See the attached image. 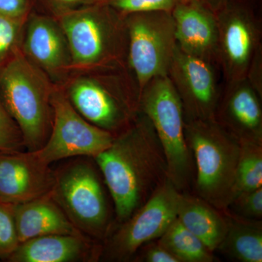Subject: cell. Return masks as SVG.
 <instances>
[{
  "label": "cell",
  "mask_w": 262,
  "mask_h": 262,
  "mask_svg": "<svg viewBox=\"0 0 262 262\" xmlns=\"http://www.w3.org/2000/svg\"><path fill=\"white\" fill-rule=\"evenodd\" d=\"M20 50L29 61L61 85L72 74V55L58 19L31 12L22 34Z\"/></svg>",
  "instance_id": "13"
},
{
  "label": "cell",
  "mask_w": 262,
  "mask_h": 262,
  "mask_svg": "<svg viewBox=\"0 0 262 262\" xmlns=\"http://www.w3.org/2000/svg\"><path fill=\"white\" fill-rule=\"evenodd\" d=\"M32 0H0V14L15 19H27Z\"/></svg>",
  "instance_id": "30"
},
{
  "label": "cell",
  "mask_w": 262,
  "mask_h": 262,
  "mask_svg": "<svg viewBox=\"0 0 262 262\" xmlns=\"http://www.w3.org/2000/svg\"><path fill=\"white\" fill-rule=\"evenodd\" d=\"M179 262H213L214 253L176 219L158 239Z\"/></svg>",
  "instance_id": "21"
},
{
  "label": "cell",
  "mask_w": 262,
  "mask_h": 262,
  "mask_svg": "<svg viewBox=\"0 0 262 262\" xmlns=\"http://www.w3.org/2000/svg\"><path fill=\"white\" fill-rule=\"evenodd\" d=\"M226 210L244 218L261 220L262 187L236 196Z\"/></svg>",
  "instance_id": "27"
},
{
  "label": "cell",
  "mask_w": 262,
  "mask_h": 262,
  "mask_svg": "<svg viewBox=\"0 0 262 262\" xmlns=\"http://www.w3.org/2000/svg\"><path fill=\"white\" fill-rule=\"evenodd\" d=\"M53 121L46 144L34 151L42 163L77 158H94L111 145L115 135L95 126L72 106L61 86L56 84L51 99Z\"/></svg>",
  "instance_id": "10"
},
{
  "label": "cell",
  "mask_w": 262,
  "mask_h": 262,
  "mask_svg": "<svg viewBox=\"0 0 262 262\" xmlns=\"http://www.w3.org/2000/svg\"><path fill=\"white\" fill-rule=\"evenodd\" d=\"M54 169L34 151L0 152V201L16 205L51 192Z\"/></svg>",
  "instance_id": "14"
},
{
  "label": "cell",
  "mask_w": 262,
  "mask_h": 262,
  "mask_svg": "<svg viewBox=\"0 0 262 262\" xmlns=\"http://www.w3.org/2000/svg\"><path fill=\"white\" fill-rule=\"evenodd\" d=\"M196 196L225 211L232 201L241 144L214 119L185 122Z\"/></svg>",
  "instance_id": "6"
},
{
  "label": "cell",
  "mask_w": 262,
  "mask_h": 262,
  "mask_svg": "<svg viewBox=\"0 0 262 262\" xmlns=\"http://www.w3.org/2000/svg\"><path fill=\"white\" fill-rule=\"evenodd\" d=\"M56 84L24 56L20 47L0 70V95L23 136L25 149L35 151L47 141L53 121Z\"/></svg>",
  "instance_id": "5"
},
{
  "label": "cell",
  "mask_w": 262,
  "mask_h": 262,
  "mask_svg": "<svg viewBox=\"0 0 262 262\" xmlns=\"http://www.w3.org/2000/svg\"><path fill=\"white\" fill-rule=\"evenodd\" d=\"M44 11V13L58 18L62 15L75 10L87 8L98 3H106V0H32Z\"/></svg>",
  "instance_id": "28"
},
{
  "label": "cell",
  "mask_w": 262,
  "mask_h": 262,
  "mask_svg": "<svg viewBox=\"0 0 262 262\" xmlns=\"http://www.w3.org/2000/svg\"><path fill=\"white\" fill-rule=\"evenodd\" d=\"M61 162L54 169L52 198L79 232L103 243L115 222L108 189L96 162L90 157Z\"/></svg>",
  "instance_id": "4"
},
{
  "label": "cell",
  "mask_w": 262,
  "mask_h": 262,
  "mask_svg": "<svg viewBox=\"0 0 262 262\" xmlns=\"http://www.w3.org/2000/svg\"><path fill=\"white\" fill-rule=\"evenodd\" d=\"M218 65L190 56L177 46L168 77L177 91L185 122L214 119L222 85Z\"/></svg>",
  "instance_id": "12"
},
{
  "label": "cell",
  "mask_w": 262,
  "mask_h": 262,
  "mask_svg": "<svg viewBox=\"0 0 262 262\" xmlns=\"http://www.w3.org/2000/svg\"><path fill=\"white\" fill-rule=\"evenodd\" d=\"M180 194L167 179L127 220L114 227L102 243L100 261H132L141 246L159 239L177 218Z\"/></svg>",
  "instance_id": "9"
},
{
  "label": "cell",
  "mask_w": 262,
  "mask_h": 262,
  "mask_svg": "<svg viewBox=\"0 0 262 262\" xmlns=\"http://www.w3.org/2000/svg\"><path fill=\"white\" fill-rule=\"evenodd\" d=\"M23 136L0 95V152L24 151Z\"/></svg>",
  "instance_id": "25"
},
{
  "label": "cell",
  "mask_w": 262,
  "mask_h": 262,
  "mask_svg": "<svg viewBox=\"0 0 262 262\" xmlns=\"http://www.w3.org/2000/svg\"><path fill=\"white\" fill-rule=\"evenodd\" d=\"M198 1L201 2L203 5H206L207 8L216 13L228 3L229 0H198Z\"/></svg>",
  "instance_id": "32"
},
{
  "label": "cell",
  "mask_w": 262,
  "mask_h": 262,
  "mask_svg": "<svg viewBox=\"0 0 262 262\" xmlns=\"http://www.w3.org/2000/svg\"><path fill=\"white\" fill-rule=\"evenodd\" d=\"M171 14L177 47L219 66L216 13L198 0H186L177 2Z\"/></svg>",
  "instance_id": "16"
},
{
  "label": "cell",
  "mask_w": 262,
  "mask_h": 262,
  "mask_svg": "<svg viewBox=\"0 0 262 262\" xmlns=\"http://www.w3.org/2000/svg\"><path fill=\"white\" fill-rule=\"evenodd\" d=\"M14 213L20 244L48 234L81 233L50 192L32 201L14 205Z\"/></svg>",
  "instance_id": "18"
},
{
  "label": "cell",
  "mask_w": 262,
  "mask_h": 262,
  "mask_svg": "<svg viewBox=\"0 0 262 262\" xmlns=\"http://www.w3.org/2000/svg\"><path fill=\"white\" fill-rule=\"evenodd\" d=\"M140 111L149 119L163 147L169 180L179 192H187L194 183V160L186 140L182 103L168 76L144 86Z\"/></svg>",
  "instance_id": "7"
},
{
  "label": "cell",
  "mask_w": 262,
  "mask_h": 262,
  "mask_svg": "<svg viewBox=\"0 0 262 262\" xmlns=\"http://www.w3.org/2000/svg\"><path fill=\"white\" fill-rule=\"evenodd\" d=\"M127 68L140 91L155 77L168 76L177 49L171 12L150 11L125 16Z\"/></svg>",
  "instance_id": "8"
},
{
  "label": "cell",
  "mask_w": 262,
  "mask_h": 262,
  "mask_svg": "<svg viewBox=\"0 0 262 262\" xmlns=\"http://www.w3.org/2000/svg\"><path fill=\"white\" fill-rule=\"evenodd\" d=\"M135 262H179L171 253L164 248L158 239L139 248L133 258Z\"/></svg>",
  "instance_id": "29"
},
{
  "label": "cell",
  "mask_w": 262,
  "mask_h": 262,
  "mask_svg": "<svg viewBox=\"0 0 262 262\" xmlns=\"http://www.w3.org/2000/svg\"><path fill=\"white\" fill-rule=\"evenodd\" d=\"M177 219L213 253L225 238L228 229L225 211L217 209L196 194L187 192H181Z\"/></svg>",
  "instance_id": "19"
},
{
  "label": "cell",
  "mask_w": 262,
  "mask_h": 262,
  "mask_svg": "<svg viewBox=\"0 0 262 262\" xmlns=\"http://www.w3.org/2000/svg\"><path fill=\"white\" fill-rule=\"evenodd\" d=\"M218 61L225 82L243 80L262 48L261 18L249 0H229L216 13Z\"/></svg>",
  "instance_id": "11"
},
{
  "label": "cell",
  "mask_w": 262,
  "mask_h": 262,
  "mask_svg": "<svg viewBox=\"0 0 262 262\" xmlns=\"http://www.w3.org/2000/svg\"><path fill=\"white\" fill-rule=\"evenodd\" d=\"M110 7L124 15L150 11L171 12L177 0H106Z\"/></svg>",
  "instance_id": "26"
},
{
  "label": "cell",
  "mask_w": 262,
  "mask_h": 262,
  "mask_svg": "<svg viewBox=\"0 0 262 262\" xmlns=\"http://www.w3.org/2000/svg\"><path fill=\"white\" fill-rule=\"evenodd\" d=\"M19 244L14 205L0 201V259H8Z\"/></svg>",
  "instance_id": "24"
},
{
  "label": "cell",
  "mask_w": 262,
  "mask_h": 262,
  "mask_svg": "<svg viewBox=\"0 0 262 262\" xmlns=\"http://www.w3.org/2000/svg\"><path fill=\"white\" fill-rule=\"evenodd\" d=\"M26 20L0 14V70L20 48Z\"/></svg>",
  "instance_id": "23"
},
{
  "label": "cell",
  "mask_w": 262,
  "mask_h": 262,
  "mask_svg": "<svg viewBox=\"0 0 262 262\" xmlns=\"http://www.w3.org/2000/svg\"><path fill=\"white\" fill-rule=\"evenodd\" d=\"M246 78L262 96V48L253 57Z\"/></svg>",
  "instance_id": "31"
},
{
  "label": "cell",
  "mask_w": 262,
  "mask_h": 262,
  "mask_svg": "<svg viewBox=\"0 0 262 262\" xmlns=\"http://www.w3.org/2000/svg\"><path fill=\"white\" fill-rule=\"evenodd\" d=\"M102 242L82 233L48 234L19 244L10 262H95L100 261Z\"/></svg>",
  "instance_id": "17"
},
{
  "label": "cell",
  "mask_w": 262,
  "mask_h": 262,
  "mask_svg": "<svg viewBox=\"0 0 262 262\" xmlns=\"http://www.w3.org/2000/svg\"><path fill=\"white\" fill-rule=\"evenodd\" d=\"M228 229L216 251L232 261H262L261 220L239 216L225 210Z\"/></svg>",
  "instance_id": "20"
},
{
  "label": "cell",
  "mask_w": 262,
  "mask_h": 262,
  "mask_svg": "<svg viewBox=\"0 0 262 262\" xmlns=\"http://www.w3.org/2000/svg\"><path fill=\"white\" fill-rule=\"evenodd\" d=\"M261 100L246 78L224 82L214 120L239 142H262Z\"/></svg>",
  "instance_id": "15"
},
{
  "label": "cell",
  "mask_w": 262,
  "mask_h": 262,
  "mask_svg": "<svg viewBox=\"0 0 262 262\" xmlns=\"http://www.w3.org/2000/svg\"><path fill=\"white\" fill-rule=\"evenodd\" d=\"M93 158L113 202L116 225L168 179L163 147L149 119L141 111L115 136L111 145Z\"/></svg>",
  "instance_id": "1"
},
{
  "label": "cell",
  "mask_w": 262,
  "mask_h": 262,
  "mask_svg": "<svg viewBox=\"0 0 262 262\" xmlns=\"http://www.w3.org/2000/svg\"><path fill=\"white\" fill-rule=\"evenodd\" d=\"M239 144L232 201L241 193L262 187V142L246 141Z\"/></svg>",
  "instance_id": "22"
},
{
  "label": "cell",
  "mask_w": 262,
  "mask_h": 262,
  "mask_svg": "<svg viewBox=\"0 0 262 262\" xmlns=\"http://www.w3.org/2000/svg\"><path fill=\"white\" fill-rule=\"evenodd\" d=\"M68 41L72 74L127 67L125 16L106 3L57 18Z\"/></svg>",
  "instance_id": "3"
},
{
  "label": "cell",
  "mask_w": 262,
  "mask_h": 262,
  "mask_svg": "<svg viewBox=\"0 0 262 262\" xmlns=\"http://www.w3.org/2000/svg\"><path fill=\"white\" fill-rule=\"evenodd\" d=\"M177 2H184L186 1V0H177Z\"/></svg>",
  "instance_id": "33"
},
{
  "label": "cell",
  "mask_w": 262,
  "mask_h": 262,
  "mask_svg": "<svg viewBox=\"0 0 262 262\" xmlns=\"http://www.w3.org/2000/svg\"><path fill=\"white\" fill-rule=\"evenodd\" d=\"M60 86L81 116L115 136L140 112V89L127 67L73 73Z\"/></svg>",
  "instance_id": "2"
}]
</instances>
